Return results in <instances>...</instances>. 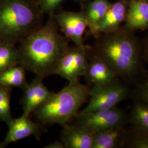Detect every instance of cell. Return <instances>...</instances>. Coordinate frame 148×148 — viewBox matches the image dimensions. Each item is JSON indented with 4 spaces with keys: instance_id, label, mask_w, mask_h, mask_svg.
Masks as SVG:
<instances>
[{
    "instance_id": "3957f363",
    "label": "cell",
    "mask_w": 148,
    "mask_h": 148,
    "mask_svg": "<svg viewBox=\"0 0 148 148\" xmlns=\"http://www.w3.org/2000/svg\"><path fill=\"white\" fill-rule=\"evenodd\" d=\"M36 0H0V42L20 43L42 25Z\"/></svg>"
},
{
    "instance_id": "cb8c5ba5",
    "label": "cell",
    "mask_w": 148,
    "mask_h": 148,
    "mask_svg": "<svg viewBox=\"0 0 148 148\" xmlns=\"http://www.w3.org/2000/svg\"><path fill=\"white\" fill-rule=\"evenodd\" d=\"M44 148H65L64 145L62 141L56 140L53 142L49 143L46 145Z\"/></svg>"
},
{
    "instance_id": "52a82bcc",
    "label": "cell",
    "mask_w": 148,
    "mask_h": 148,
    "mask_svg": "<svg viewBox=\"0 0 148 148\" xmlns=\"http://www.w3.org/2000/svg\"><path fill=\"white\" fill-rule=\"evenodd\" d=\"M90 49L86 47H69L59 61L54 75L74 83L84 76L87 68Z\"/></svg>"
},
{
    "instance_id": "5b68a950",
    "label": "cell",
    "mask_w": 148,
    "mask_h": 148,
    "mask_svg": "<svg viewBox=\"0 0 148 148\" xmlns=\"http://www.w3.org/2000/svg\"><path fill=\"white\" fill-rule=\"evenodd\" d=\"M131 93L130 86L120 80L103 86H92L90 88L88 104L79 113L84 114L112 109L117 106Z\"/></svg>"
},
{
    "instance_id": "7c38bea8",
    "label": "cell",
    "mask_w": 148,
    "mask_h": 148,
    "mask_svg": "<svg viewBox=\"0 0 148 148\" xmlns=\"http://www.w3.org/2000/svg\"><path fill=\"white\" fill-rule=\"evenodd\" d=\"M62 126L61 141L65 148H92L93 135L88 130L75 123Z\"/></svg>"
},
{
    "instance_id": "4316f807",
    "label": "cell",
    "mask_w": 148,
    "mask_h": 148,
    "mask_svg": "<svg viewBox=\"0 0 148 148\" xmlns=\"http://www.w3.org/2000/svg\"><path fill=\"white\" fill-rule=\"evenodd\" d=\"M76 1H84V0H76Z\"/></svg>"
},
{
    "instance_id": "9a60e30c",
    "label": "cell",
    "mask_w": 148,
    "mask_h": 148,
    "mask_svg": "<svg viewBox=\"0 0 148 148\" xmlns=\"http://www.w3.org/2000/svg\"><path fill=\"white\" fill-rule=\"evenodd\" d=\"M148 28V2L132 0L126 17V29L131 32Z\"/></svg>"
},
{
    "instance_id": "7402d4cb",
    "label": "cell",
    "mask_w": 148,
    "mask_h": 148,
    "mask_svg": "<svg viewBox=\"0 0 148 148\" xmlns=\"http://www.w3.org/2000/svg\"><path fill=\"white\" fill-rule=\"evenodd\" d=\"M126 148H148V134L131 128L128 129Z\"/></svg>"
},
{
    "instance_id": "44dd1931",
    "label": "cell",
    "mask_w": 148,
    "mask_h": 148,
    "mask_svg": "<svg viewBox=\"0 0 148 148\" xmlns=\"http://www.w3.org/2000/svg\"><path fill=\"white\" fill-rule=\"evenodd\" d=\"M133 87L131 93L134 101H139L148 105V70H145Z\"/></svg>"
},
{
    "instance_id": "ba28073f",
    "label": "cell",
    "mask_w": 148,
    "mask_h": 148,
    "mask_svg": "<svg viewBox=\"0 0 148 148\" xmlns=\"http://www.w3.org/2000/svg\"><path fill=\"white\" fill-rule=\"evenodd\" d=\"M53 16L65 37L71 40L76 46H85L83 36L88 27L85 13L63 11Z\"/></svg>"
},
{
    "instance_id": "30bf717a",
    "label": "cell",
    "mask_w": 148,
    "mask_h": 148,
    "mask_svg": "<svg viewBox=\"0 0 148 148\" xmlns=\"http://www.w3.org/2000/svg\"><path fill=\"white\" fill-rule=\"evenodd\" d=\"M8 131L5 139L0 142V148H5L11 143L16 142L25 138L34 136L40 137L42 133V124L32 121L29 116L13 119L8 126Z\"/></svg>"
},
{
    "instance_id": "7a4b0ae2",
    "label": "cell",
    "mask_w": 148,
    "mask_h": 148,
    "mask_svg": "<svg viewBox=\"0 0 148 148\" xmlns=\"http://www.w3.org/2000/svg\"><path fill=\"white\" fill-rule=\"evenodd\" d=\"M101 35L90 52L104 61L120 81L133 87L146 70L142 48L126 29Z\"/></svg>"
},
{
    "instance_id": "ac0fdd59",
    "label": "cell",
    "mask_w": 148,
    "mask_h": 148,
    "mask_svg": "<svg viewBox=\"0 0 148 148\" xmlns=\"http://www.w3.org/2000/svg\"><path fill=\"white\" fill-rule=\"evenodd\" d=\"M25 69L18 65L0 72V85L24 90L27 85Z\"/></svg>"
},
{
    "instance_id": "ffe728a7",
    "label": "cell",
    "mask_w": 148,
    "mask_h": 148,
    "mask_svg": "<svg viewBox=\"0 0 148 148\" xmlns=\"http://www.w3.org/2000/svg\"><path fill=\"white\" fill-rule=\"evenodd\" d=\"M12 88L0 85V121L8 126L13 121L10 106Z\"/></svg>"
},
{
    "instance_id": "5bb4252c",
    "label": "cell",
    "mask_w": 148,
    "mask_h": 148,
    "mask_svg": "<svg viewBox=\"0 0 148 148\" xmlns=\"http://www.w3.org/2000/svg\"><path fill=\"white\" fill-rule=\"evenodd\" d=\"M126 8L122 2L111 4L106 15L99 24L95 35L108 34L119 29V27L126 19Z\"/></svg>"
},
{
    "instance_id": "4fadbf2b",
    "label": "cell",
    "mask_w": 148,
    "mask_h": 148,
    "mask_svg": "<svg viewBox=\"0 0 148 148\" xmlns=\"http://www.w3.org/2000/svg\"><path fill=\"white\" fill-rule=\"evenodd\" d=\"M126 126L114 127L93 134L92 148L126 147L128 135V129Z\"/></svg>"
},
{
    "instance_id": "d4e9b609",
    "label": "cell",
    "mask_w": 148,
    "mask_h": 148,
    "mask_svg": "<svg viewBox=\"0 0 148 148\" xmlns=\"http://www.w3.org/2000/svg\"><path fill=\"white\" fill-rule=\"evenodd\" d=\"M143 60L145 65H148V38L145 41L144 47L142 49Z\"/></svg>"
},
{
    "instance_id": "9c48e42d",
    "label": "cell",
    "mask_w": 148,
    "mask_h": 148,
    "mask_svg": "<svg viewBox=\"0 0 148 148\" xmlns=\"http://www.w3.org/2000/svg\"><path fill=\"white\" fill-rule=\"evenodd\" d=\"M43 79L42 77L36 76L30 83L27 84L23 90L21 99L23 115L29 116L54 93L45 86Z\"/></svg>"
},
{
    "instance_id": "6da1fadb",
    "label": "cell",
    "mask_w": 148,
    "mask_h": 148,
    "mask_svg": "<svg viewBox=\"0 0 148 148\" xmlns=\"http://www.w3.org/2000/svg\"><path fill=\"white\" fill-rule=\"evenodd\" d=\"M47 23L23 39L18 48V65L43 79L54 75L69 48L66 37L58 32L53 15Z\"/></svg>"
},
{
    "instance_id": "8992f818",
    "label": "cell",
    "mask_w": 148,
    "mask_h": 148,
    "mask_svg": "<svg viewBox=\"0 0 148 148\" xmlns=\"http://www.w3.org/2000/svg\"><path fill=\"white\" fill-rule=\"evenodd\" d=\"M74 119L75 124L84 127L93 134L128 123V115L117 106L84 114L79 113Z\"/></svg>"
},
{
    "instance_id": "e0dca14e",
    "label": "cell",
    "mask_w": 148,
    "mask_h": 148,
    "mask_svg": "<svg viewBox=\"0 0 148 148\" xmlns=\"http://www.w3.org/2000/svg\"><path fill=\"white\" fill-rule=\"evenodd\" d=\"M128 123L131 128L148 134V105L134 101L128 115Z\"/></svg>"
},
{
    "instance_id": "277c9868",
    "label": "cell",
    "mask_w": 148,
    "mask_h": 148,
    "mask_svg": "<svg viewBox=\"0 0 148 148\" xmlns=\"http://www.w3.org/2000/svg\"><path fill=\"white\" fill-rule=\"evenodd\" d=\"M88 86L79 81L69 83L58 93H54L48 99L34 111L42 125L68 123L77 116L80 108L89 97Z\"/></svg>"
},
{
    "instance_id": "d6986e66",
    "label": "cell",
    "mask_w": 148,
    "mask_h": 148,
    "mask_svg": "<svg viewBox=\"0 0 148 148\" xmlns=\"http://www.w3.org/2000/svg\"><path fill=\"white\" fill-rule=\"evenodd\" d=\"M19 51L15 45L0 42V72L18 65Z\"/></svg>"
},
{
    "instance_id": "2e32d148",
    "label": "cell",
    "mask_w": 148,
    "mask_h": 148,
    "mask_svg": "<svg viewBox=\"0 0 148 148\" xmlns=\"http://www.w3.org/2000/svg\"><path fill=\"white\" fill-rule=\"evenodd\" d=\"M111 4L108 0H93L85 13L90 32L95 35L98 27L106 15Z\"/></svg>"
},
{
    "instance_id": "603a6c76",
    "label": "cell",
    "mask_w": 148,
    "mask_h": 148,
    "mask_svg": "<svg viewBox=\"0 0 148 148\" xmlns=\"http://www.w3.org/2000/svg\"><path fill=\"white\" fill-rule=\"evenodd\" d=\"M39 7L43 14L53 15L54 11L64 0H36Z\"/></svg>"
},
{
    "instance_id": "484cf974",
    "label": "cell",
    "mask_w": 148,
    "mask_h": 148,
    "mask_svg": "<svg viewBox=\"0 0 148 148\" xmlns=\"http://www.w3.org/2000/svg\"><path fill=\"white\" fill-rule=\"evenodd\" d=\"M139 1H144V2H148V0H139Z\"/></svg>"
},
{
    "instance_id": "8fae6325",
    "label": "cell",
    "mask_w": 148,
    "mask_h": 148,
    "mask_svg": "<svg viewBox=\"0 0 148 148\" xmlns=\"http://www.w3.org/2000/svg\"><path fill=\"white\" fill-rule=\"evenodd\" d=\"M84 77L87 84L92 86H103L120 80L109 65L91 53L90 49L88 63Z\"/></svg>"
}]
</instances>
